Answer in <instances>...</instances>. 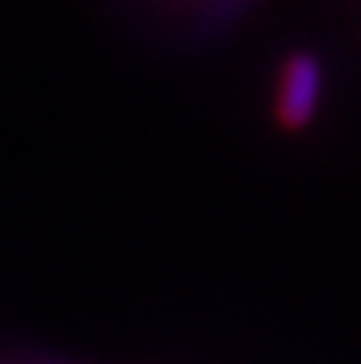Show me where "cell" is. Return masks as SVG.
<instances>
[{"label": "cell", "mask_w": 361, "mask_h": 364, "mask_svg": "<svg viewBox=\"0 0 361 364\" xmlns=\"http://www.w3.org/2000/svg\"><path fill=\"white\" fill-rule=\"evenodd\" d=\"M320 93H323V74L313 55L288 58L281 70V96H279V119L285 128H304L317 112Z\"/></svg>", "instance_id": "1"}]
</instances>
